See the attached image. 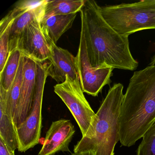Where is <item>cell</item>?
<instances>
[{
  "instance_id": "cell-1",
  "label": "cell",
  "mask_w": 155,
  "mask_h": 155,
  "mask_svg": "<svg viewBox=\"0 0 155 155\" xmlns=\"http://www.w3.org/2000/svg\"><path fill=\"white\" fill-rule=\"evenodd\" d=\"M100 8L94 1L85 0L80 11L81 30L91 66L135 70L138 62L130 52L128 37L120 35L106 22Z\"/></svg>"
},
{
  "instance_id": "cell-2",
  "label": "cell",
  "mask_w": 155,
  "mask_h": 155,
  "mask_svg": "<svg viewBox=\"0 0 155 155\" xmlns=\"http://www.w3.org/2000/svg\"><path fill=\"white\" fill-rule=\"evenodd\" d=\"M155 122V65L135 71L124 95L120 112V141L130 147Z\"/></svg>"
},
{
  "instance_id": "cell-3",
  "label": "cell",
  "mask_w": 155,
  "mask_h": 155,
  "mask_svg": "<svg viewBox=\"0 0 155 155\" xmlns=\"http://www.w3.org/2000/svg\"><path fill=\"white\" fill-rule=\"evenodd\" d=\"M123 86L115 84L109 90L84 136L75 145L74 152L91 150L96 155H114L120 141L119 116Z\"/></svg>"
},
{
  "instance_id": "cell-4",
  "label": "cell",
  "mask_w": 155,
  "mask_h": 155,
  "mask_svg": "<svg viewBox=\"0 0 155 155\" xmlns=\"http://www.w3.org/2000/svg\"><path fill=\"white\" fill-rule=\"evenodd\" d=\"M100 11L106 22L121 36L155 29V0L100 7Z\"/></svg>"
},
{
  "instance_id": "cell-5",
  "label": "cell",
  "mask_w": 155,
  "mask_h": 155,
  "mask_svg": "<svg viewBox=\"0 0 155 155\" xmlns=\"http://www.w3.org/2000/svg\"><path fill=\"white\" fill-rule=\"evenodd\" d=\"M47 62H37V81L32 107L25 121L17 127L18 151L25 152L39 142L42 128V105L48 77Z\"/></svg>"
},
{
  "instance_id": "cell-6",
  "label": "cell",
  "mask_w": 155,
  "mask_h": 155,
  "mask_svg": "<svg viewBox=\"0 0 155 155\" xmlns=\"http://www.w3.org/2000/svg\"><path fill=\"white\" fill-rule=\"evenodd\" d=\"M48 0H24L18 2L0 22V32L9 26L10 53L18 49L26 28L32 22L43 19Z\"/></svg>"
},
{
  "instance_id": "cell-7",
  "label": "cell",
  "mask_w": 155,
  "mask_h": 155,
  "mask_svg": "<svg viewBox=\"0 0 155 155\" xmlns=\"http://www.w3.org/2000/svg\"><path fill=\"white\" fill-rule=\"evenodd\" d=\"M54 89L71 112L84 136L96 113L85 98L80 80H73L67 76L65 81L55 85Z\"/></svg>"
},
{
  "instance_id": "cell-8",
  "label": "cell",
  "mask_w": 155,
  "mask_h": 155,
  "mask_svg": "<svg viewBox=\"0 0 155 155\" xmlns=\"http://www.w3.org/2000/svg\"><path fill=\"white\" fill-rule=\"evenodd\" d=\"M80 82L83 92L97 97L104 86L111 82L114 69L110 67L94 68L91 66L87 50L84 32L81 30L80 41L76 57Z\"/></svg>"
},
{
  "instance_id": "cell-9",
  "label": "cell",
  "mask_w": 155,
  "mask_h": 155,
  "mask_svg": "<svg viewBox=\"0 0 155 155\" xmlns=\"http://www.w3.org/2000/svg\"><path fill=\"white\" fill-rule=\"evenodd\" d=\"M41 21H36L26 28L18 48L24 56L37 62H43L50 58L52 45L55 43L44 33Z\"/></svg>"
},
{
  "instance_id": "cell-10",
  "label": "cell",
  "mask_w": 155,
  "mask_h": 155,
  "mask_svg": "<svg viewBox=\"0 0 155 155\" xmlns=\"http://www.w3.org/2000/svg\"><path fill=\"white\" fill-rule=\"evenodd\" d=\"M76 132L69 120L61 119L53 121L46 133L38 155H53L60 151H70L69 146Z\"/></svg>"
},
{
  "instance_id": "cell-11",
  "label": "cell",
  "mask_w": 155,
  "mask_h": 155,
  "mask_svg": "<svg viewBox=\"0 0 155 155\" xmlns=\"http://www.w3.org/2000/svg\"><path fill=\"white\" fill-rule=\"evenodd\" d=\"M23 61V78L15 121L17 127L30 112L37 81V61L24 55Z\"/></svg>"
},
{
  "instance_id": "cell-12",
  "label": "cell",
  "mask_w": 155,
  "mask_h": 155,
  "mask_svg": "<svg viewBox=\"0 0 155 155\" xmlns=\"http://www.w3.org/2000/svg\"><path fill=\"white\" fill-rule=\"evenodd\" d=\"M48 60V77H51L58 84L64 82L67 76L73 80H80L77 58L68 51L54 43Z\"/></svg>"
},
{
  "instance_id": "cell-13",
  "label": "cell",
  "mask_w": 155,
  "mask_h": 155,
  "mask_svg": "<svg viewBox=\"0 0 155 155\" xmlns=\"http://www.w3.org/2000/svg\"><path fill=\"white\" fill-rule=\"evenodd\" d=\"M7 91L0 86V138L15 150L18 148L17 127L11 109L7 104Z\"/></svg>"
},
{
  "instance_id": "cell-14",
  "label": "cell",
  "mask_w": 155,
  "mask_h": 155,
  "mask_svg": "<svg viewBox=\"0 0 155 155\" xmlns=\"http://www.w3.org/2000/svg\"><path fill=\"white\" fill-rule=\"evenodd\" d=\"M77 13L51 16L41 21L42 30L52 42L57 43L61 36L72 27Z\"/></svg>"
},
{
  "instance_id": "cell-15",
  "label": "cell",
  "mask_w": 155,
  "mask_h": 155,
  "mask_svg": "<svg viewBox=\"0 0 155 155\" xmlns=\"http://www.w3.org/2000/svg\"><path fill=\"white\" fill-rule=\"evenodd\" d=\"M85 2V0H48L43 19L51 16L78 13L83 8Z\"/></svg>"
},
{
  "instance_id": "cell-16",
  "label": "cell",
  "mask_w": 155,
  "mask_h": 155,
  "mask_svg": "<svg viewBox=\"0 0 155 155\" xmlns=\"http://www.w3.org/2000/svg\"><path fill=\"white\" fill-rule=\"evenodd\" d=\"M22 56L23 54L19 49L12 51L3 70L0 72V86L6 91L9 90L14 82Z\"/></svg>"
},
{
  "instance_id": "cell-17",
  "label": "cell",
  "mask_w": 155,
  "mask_h": 155,
  "mask_svg": "<svg viewBox=\"0 0 155 155\" xmlns=\"http://www.w3.org/2000/svg\"><path fill=\"white\" fill-rule=\"evenodd\" d=\"M24 55L22 56L20 63L17 76L10 89L7 91V102L12 112L14 122L16 121V114L20 96L23 75ZM16 125V124H15Z\"/></svg>"
},
{
  "instance_id": "cell-18",
  "label": "cell",
  "mask_w": 155,
  "mask_h": 155,
  "mask_svg": "<svg viewBox=\"0 0 155 155\" xmlns=\"http://www.w3.org/2000/svg\"><path fill=\"white\" fill-rule=\"evenodd\" d=\"M137 155H155V122L143 135Z\"/></svg>"
},
{
  "instance_id": "cell-19",
  "label": "cell",
  "mask_w": 155,
  "mask_h": 155,
  "mask_svg": "<svg viewBox=\"0 0 155 155\" xmlns=\"http://www.w3.org/2000/svg\"><path fill=\"white\" fill-rule=\"evenodd\" d=\"M10 26L0 33V72L6 64L10 54Z\"/></svg>"
},
{
  "instance_id": "cell-20",
  "label": "cell",
  "mask_w": 155,
  "mask_h": 155,
  "mask_svg": "<svg viewBox=\"0 0 155 155\" xmlns=\"http://www.w3.org/2000/svg\"><path fill=\"white\" fill-rule=\"evenodd\" d=\"M0 155H15V150L10 148L0 138Z\"/></svg>"
},
{
  "instance_id": "cell-21",
  "label": "cell",
  "mask_w": 155,
  "mask_h": 155,
  "mask_svg": "<svg viewBox=\"0 0 155 155\" xmlns=\"http://www.w3.org/2000/svg\"><path fill=\"white\" fill-rule=\"evenodd\" d=\"M71 155H96V154L93 150H89L74 152V153H72Z\"/></svg>"
},
{
  "instance_id": "cell-22",
  "label": "cell",
  "mask_w": 155,
  "mask_h": 155,
  "mask_svg": "<svg viewBox=\"0 0 155 155\" xmlns=\"http://www.w3.org/2000/svg\"><path fill=\"white\" fill-rule=\"evenodd\" d=\"M150 65H155V53L154 56L152 58V61L150 64Z\"/></svg>"
}]
</instances>
